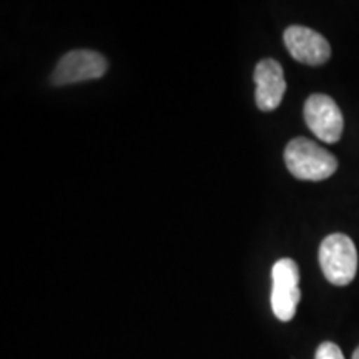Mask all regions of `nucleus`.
<instances>
[{"instance_id":"f257e3e1","label":"nucleus","mask_w":359,"mask_h":359,"mask_svg":"<svg viewBox=\"0 0 359 359\" xmlns=\"http://www.w3.org/2000/svg\"><path fill=\"white\" fill-rule=\"evenodd\" d=\"M285 163L298 180L321 182L338 170V160L325 148L304 137L293 138L285 150Z\"/></svg>"},{"instance_id":"f03ea898","label":"nucleus","mask_w":359,"mask_h":359,"mask_svg":"<svg viewBox=\"0 0 359 359\" xmlns=\"http://www.w3.org/2000/svg\"><path fill=\"white\" fill-rule=\"evenodd\" d=\"M320 266L331 285H349L358 271V251L351 238L343 233L326 236L320 246Z\"/></svg>"},{"instance_id":"7ed1b4c3","label":"nucleus","mask_w":359,"mask_h":359,"mask_svg":"<svg viewBox=\"0 0 359 359\" xmlns=\"http://www.w3.org/2000/svg\"><path fill=\"white\" fill-rule=\"evenodd\" d=\"M271 308L280 321H291L296 314L302 291H299V269L291 258H281L271 269Z\"/></svg>"},{"instance_id":"20e7f679","label":"nucleus","mask_w":359,"mask_h":359,"mask_svg":"<svg viewBox=\"0 0 359 359\" xmlns=\"http://www.w3.org/2000/svg\"><path fill=\"white\" fill-rule=\"evenodd\" d=\"M109 62L102 53L93 50H72L60 58L52 72L50 82L53 85H69L95 80L105 75Z\"/></svg>"},{"instance_id":"39448f33","label":"nucleus","mask_w":359,"mask_h":359,"mask_svg":"<svg viewBox=\"0 0 359 359\" xmlns=\"http://www.w3.org/2000/svg\"><path fill=\"white\" fill-rule=\"evenodd\" d=\"M304 122L326 143H336L343 135V114L333 98L323 93H314L304 103Z\"/></svg>"},{"instance_id":"423d86ee","label":"nucleus","mask_w":359,"mask_h":359,"mask_svg":"<svg viewBox=\"0 0 359 359\" xmlns=\"http://www.w3.org/2000/svg\"><path fill=\"white\" fill-rule=\"evenodd\" d=\"M285 45L296 62L323 65L330 60V42L316 30L303 25H291L285 32Z\"/></svg>"},{"instance_id":"0eeeda50","label":"nucleus","mask_w":359,"mask_h":359,"mask_svg":"<svg viewBox=\"0 0 359 359\" xmlns=\"http://www.w3.org/2000/svg\"><path fill=\"white\" fill-rule=\"evenodd\" d=\"M255 100L262 111H273L280 107L286 92V80L283 67L273 58L259 60L255 67Z\"/></svg>"},{"instance_id":"6e6552de","label":"nucleus","mask_w":359,"mask_h":359,"mask_svg":"<svg viewBox=\"0 0 359 359\" xmlns=\"http://www.w3.org/2000/svg\"><path fill=\"white\" fill-rule=\"evenodd\" d=\"M316 359H344V356L338 344L326 341L316 349Z\"/></svg>"},{"instance_id":"1a4fd4ad","label":"nucleus","mask_w":359,"mask_h":359,"mask_svg":"<svg viewBox=\"0 0 359 359\" xmlns=\"http://www.w3.org/2000/svg\"><path fill=\"white\" fill-rule=\"evenodd\" d=\"M353 359H359V346H358L356 351H354V354H353Z\"/></svg>"}]
</instances>
